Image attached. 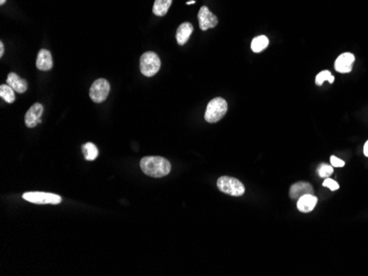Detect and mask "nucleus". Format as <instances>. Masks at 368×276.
I'll return each mask as SVG.
<instances>
[{
  "mask_svg": "<svg viewBox=\"0 0 368 276\" xmlns=\"http://www.w3.org/2000/svg\"><path fill=\"white\" fill-rule=\"evenodd\" d=\"M140 167L146 175L155 178L165 177L171 172V164L161 156H146L140 161Z\"/></svg>",
  "mask_w": 368,
  "mask_h": 276,
  "instance_id": "1",
  "label": "nucleus"
},
{
  "mask_svg": "<svg viewBox=\"0 0 368 276\" xmlns=\"http://www.w3.org/2000/svg\"><path fill=\"white\" fill-rule=\"evenodd\" d=\"M228 106L224 98L216 97L209 101L206 111H205V120L208 123H215L221 120L227 112Z\"/></svg>",
  "mask_w": 368,
  "mask_h": 276,
  "instance_id": "2",
  "label": "nucleus"
},
{
  "mask_svg": "<svg viewBox=\"0 0 368 276\" xmlns=\"http://www.w3.org/2000/svg\"><path fill=\"white\" fill-rule=\"evenodd\" d=\"M217 187L224 194L239 197L245 194V186L238 179L230 176H222L218 178Z\"/></svg>",
  "mask_w": 368,
  "mask_h": 276,
  "instance_id": "3",
  "label": "nucleus"
},
{
  "mask_svg": "<svg viewBox=\"0 0 368 276\" xmlns=\"http://www.w3.org/2000/svg\"><path fill=\"white\" fill-rule=\"evenodd\" d=\"M161 67V61L155 52H146L140 57V71L144 76H155Z\"/></svg>",
  "mask_w": 368,
  "mask_h": 276,
  "instance_id": "4",
  "label": "nucleus"
},
{
  "mask_svg": "<svg viewBox=\"0 0 368 276\" xmlns=\"http://www.w3.org/2000/svg\"><path fill=\"white\" fill-rule=\"evenodd\" d=\"M22 198L36 205H59L62 201V198L59 195L42 192L25 193L22 195Z\"/></svg>",
  "mask_w": 368,
  "mask_h": 276,
  "instance_id": "5",
  "label": "nucleus"
},
{
  "mask_svg": "<svg viewBox=\"0 0 368 276\" xmlns=\"http://www.w3.org/2000/svg\"><path fill=\"white\" fill-rule=\"evenodd\" d=\"M110 91V85L105 78H99L93 83L90 89V97L96 104H100L108 97Z\"/></svg>",
  "mask_w": 368,
  "mask_h": 276,
  "instance_id": "6",
  "label": "nucleus"
},
{
  "mask_svg": "<svg viewBox=\"0 0 368 276\" xmlns=\"http://www.w3.org/2000/svg\"><path fill=\"white\" fill-rule=\"evenodd\" d=\"M199 24L201 30L206 31L212 28H215L218 24V18L214 15V13L209 10L206 6L201 7L199 11Z\"/></svg>",
  "mask_w": 368,
  "mask_h": 276,
  "instance_id": "7",
  "label": "nucleus"
},
{
  "mask_svg": "<svg viewBox=\"0 0 368 276\" xmlns=\"http://www.w3.org/2000/svg\"><path fill=\"white\" fill-rule=\"evenodd\" d=\"M42 113H43V106L39 103L32 105L26 113V126L28 128H34L38 126L39 123H41Z\"/></svg>",
  "mask_w": 368,
  "mask_h": 276,
  "instance_id": "8",
  "label": "nucleus"
},
{
  "mask_svg": "<svg viewBox=\"0 0 368 276\" xmlns=\"http://www.w3.org/2000/svg\"><path fill=\"white\" fill-rule=\"evenodd\" d=\"M354 62H355V56H354V54L346 52V53L341 54L336 58V61H335V64H334V67H335V70H336V72L344 73V74H345V73L352 72Z\"/></svg>",
  "mask_w": 368,
  "mask_h": 276,
  "instance_id": "9",
  "label": "nucleus"
},
{
  "mask_svg": "<svg viewBox=\"0 0 368 276\" xmlns=\"http://www.w3.org/2000/svg\"><path fill=\"white\" fill-rule=\"evenodd\" d=\"M306 194H314L313 187H312L311 184L307 182L295 183L291 186L290 192H289V196H290V198L296 199V200H298L300 197L304 196Z\"/></svg>",
  "mask_w": 368,
  "mask_h": 276,
  "instance_id": "10",
  "label": "nucleus"
},
{
  "mask_svg": "<svg viewBox=\"0 0 368 276\" xmlns=\"http://www.w3.org/2000/svg\"><path fill=\"white\" fill-rule=\"evenodd\" d=\"M36 67L40 71H50L53 67L52 54L50 51L42 49L39 51L38 57H36Z\"/></svg>",
  "mask_w": 368,
  "mask_h": 276,
  "instance_id": "11",
  "label": "nucleus"
},
{
  "mask_svg": "<svg viewBox=\"0 0 368 276\" xmlns=\"http://www.w3.org/2000/svg\"><path fill=\"white\" fill-rule=\"evenodd\" d=\"M318 204V198L313 194H306L298 199L297 207L301 213H311Z\"/></svg>",
  "mask_w": 368,
  "mask_h": 276,
  "instance_id": "12",
  "label": "nucleus"
},
{
  "mask_svg": "<svg viewBox=\"0 0 368 276\" xmlns=\"http://www.w3.org/2000/svg\"><path fill=\"white\" fill-rule=\"evenodd\" d=\"M7 84L11 87V88L17 91L19 94L26 93L28 89V83L26 80H22L18 76L16 73H10L7 77Z\"/></svg>",
  "mask_w": 368,
  "mask_h": 276,
  "instance_id": "13",
  "label": "nucleus"
},
{
  "mask_svg": "<svg viewBox=\"0 0 368 276\" xmlns=\"http://www.w3.org/2000/svg\"><path fill=\"white\" fill-rule=\"evenodd\" d=\"M194 28L190 24V22H184V24L180 25L176 31V42L179 45H184L188 42L191 34L193 33Z\"/></svg>",
  "mask_w": 368,
  "mask_h": 276,
  "instance_id": "14",
  "label": "nucleus"
},
{
  "mask_svg": "<svg viewBox=\"0 0 368 276\" xmlns=\"http://www.w3.org/2000/svg\"><path fill=\"white\" fill-rule=\"evenodd\" d=\"M172 1H173V0H155L152 12L158 17L166 16L167 13V10H169L171 7Z\"/></svg>",
  "mask_w": 368,
  "mask_h": 276,
  "instance_id": "15",
  "label": "nucleus"
},
{
  "mask_svg": "<svg viewBox=\"0 0 368 276\" xmlns=\"http://www.w3.org/2000/svg\"><path fill=\"white\" fill-rule=\"evenodd\" d=\"M269 45V40L267 36L265 35H259L257 38H255L253 41H251V51L255 53H259L263 52L265 49H267Z\"/></svg>",
  "mask_w": 368,
  "mask_h": 276,
  "instance_id": "16",
  "label": "nucleus"
},
{
  "mask_svg": "<svg viewBox=\"0 0 368 276\" xmlns=\"http://www.w3.org/2000/svg\"><path fill=\"white\" fill-rule=\"evenodd\" d=\"M82 151L87 161H94L97 156H99V149L96 148L95 144L91 143V142H87V143L83 144Z\"/></svg>",
  "mask_w": 368,
  "mask_h": 276,
  "instance_id": "17",
  "label": "nucleus"
},
{
  "mask_svg": "<svg viewBox=\"0 0 368 276\" xmlns=\"http://www.w3.org/2000/svg\"><path fill=\"white\" fill-rule=\"evenodd\" d=\"M0 96H1V98L3 100H6L8 104H12L13 101L16 100L15 90H13L8 84L0 86Z\"/></svg>",
  "mask_w": 368,
  "mask_h": 276,
  "instance_id": "18",
  "label": "nucleus"
},
{
  "mask_svg": "<svg viewBox=\"0 0 368 276\" xmlns=\"http://www.w3.org/2000/svg\"><path fill=\"white\" fill-rule=\"evenodd\" d=\"M334 80H335V78L332 74H331L330 71H322V72H320L318 75H316L315 84L318 86H321V85H323V83L327 82V81L330 83V84H333Z\"/></svg>",
  "mask_w": 368,
  "mask_h": 276,
  "instance_id": "19",
  "label": "nucleus"
},
{
  "mask_svg": "<svg viewBox=\"0 0 368 276\" xmlns=\"http://www.w3.org/2000/svg\"><path fill=\"white\" fill-rule=\"evenodd\" d=\"M333 172H334V168L332 165L322 163V164H320L318 167V174L320 175V177H322V178L330 177L333 174Z\"/></svg>",
  "mask_w": 368,
  "mask_h": 276,
  "instance_id": "20",
  "label": "nucleus"
},
{
  "mask_svg": "<svg viewBox=\"0 0 368 276\" xmlns=\"http://www.w3.org/2000/svg\"><path fill=\"white\" fill-rule=\"evenodd\" d=\"M323 186L324 187H328L329 190H331V191H337L338 188H339L338 183L333 181V179H331V178H325L324 179Z\"/></svg>",
  "mask_w": 368,
  "mask_h": 276,
  "instance_id": "21",
  "label": "nucleus"
},
{
  "mask_svg": "<svg viewBox=\"0 0 368 276\" xmlns=\"http://www.w3.org/2000/svg\"><path fill=\"white\" fill-rule=\"evenodd\" d=\"M330 161H331V164H332L333 167H343L344 165H345V162H344V161L339 160L338 158H336V156H333V155L331 156Z\"/></svg>",
  "mask_w": 368,
  "mask_h": 276,
  "instance_id": "22",
  "label": "nucleus"
},
{
  "mask_svg": "<svg viewBox=\"0 0 368 276\" xmlns=\"http://www.w3.org/2000/svg\"><path fill=\"white\" fill-rule=\"evenodd\" d=\"M3 53H4V47H3V43L0 42V57L3 56Z\"/></svg>",
  "mask_w": 368,
  "mask_h": 276,
  "instance_id": "23",
  "label": "nucleus"
},
{
  "mask_svg": "<svg viewBox=\"0 0 368 276\" xmlns=\"http://www.w3.org/2000/svg\"><path fill=\"white\" fill-rule=\"evenodd\" d=\"M364 154L368 156V141H366V143L364 145Z\"/></svg>",
  "mask_w": 368,
  "mask_h": 276,
  "instance_id": "24",
  "label": "nucleus"
},
{
  "mask_svg": "<svg viewBox=\"0 0 368 276\" xmlns=\"http://www.w3.org/2000/svg\"><path fill=\"white\" fill-rule=\"evenodd\" d=\"M192 3H195L194 0H189V1L186 2V4H192Z\"/></svg>",
  "mask_w": 368,
  "mask_h": 276,
  "instance_id": "25",
  "label": "nucleus"
},
{
  "mask_svg": "<svg viewBox=\"0 0 368 276\" xmlns=\"http://www.w3.org/2000/svg\"><path fill=\"white\" fill-rule=\"evenodd\" d=\"M6 1H7V0H0V4L2 6V4H4V2H6Z\"/></svg>",
  "mask_w": 368,
  "mask_h": 276,
  "instance_id": "26",
  "label": "nucleus"
}]
</instances>
